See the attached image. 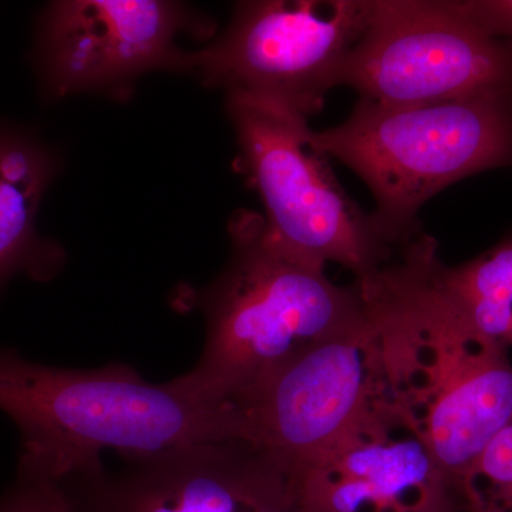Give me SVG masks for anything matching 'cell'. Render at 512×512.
I'll list each match as a JSON object with an SVG mask.
<instances>
[{
	"label": "cell",
	"instance_id": "obj_5",
	"mask_svg": "<svg viewBox=\"0 0 512 512\" xmlns=\"http://www.w3.org/2000/svg\"><path fill=\"white\" fill-rule=\"evenodd\" d=\"M227 97L242 163L264 201L271 237L308 264L342 265L357 282L376 278L403 247L375 212L365 214L343 190L308 119L271 101Z\"/></svg>",
	"mask_w": 512,
	"mask_h": 512
},
{
	"label": "cell",
	"instance_id": "obj_12",
	"mask_svg": "<svg viewBox=\"0 0 512 512\" xmlns=\"http://www.w3.org/2000/svg\"><path fill=\"white\" fill-rule=\"evenodd\" d=\"M402 268L423 305L510 352L512 235L466 264L447 266L423 234L404 249Z\"/></svg>",
	"mask_w": 512,
	"mask_h": 512
},
{
	"label": "cell",
	"instance_id": "obj_7",
	"mask_svg": "<svg viewBox=\"0 0 512 512\" xmlns=\"http://www.w3.org/2000/svg\"><path fill=\"white\" fill-rule=\"evenodd\" d=\"M367 16L369 0L238 3L224 35L187 55V69L227 96L271 101L309 119L338 86Z\"/></svg>",
	"mask_w": 512,
	"mask_h": 512
},
{
	"label": "cell",
	"instance_id": "obj_3",
	"mask_svg": "<svg viewBox=\"0 0 512 512\" xmlns=\"http://www.w3.org/2000/svg\"><path fill=\"white\" fill-rule=\"evenodd\" d=\"M387 392L454 488L512 420L510 352L431 311L390 271L363 286Z\"/></svg>",
	"mask_w": 512,
	"mask_h": 512
},
{
	"label": "cell",
	"instance_id": "obj_4",
	"mask_svg": "<svg viewBox=\"0 0 512 512\" xmlns=\"http://www.w3.org/2000/svg\"><path fill=\"white\" fill-rule=\"evenodd\" d=\"M313 140L365 181L376 217L407 245L423 234L417 212L437 192L512 164V94L413 106L359 100L339 126L313 130Z\"/></svg>",
	"mask_w": 512,
	"mask_h": 512
},
{
	"label": "cell",
	"instance_id": "obj_9",
	"mask_svg": "<svg viewBox=\"0 0 512 512\" xmlns=\"http://www.w3.org/2000/svg\"><path fill=\"white\" fill-rule=\"evenodd\" d=\"M384 389L379 332L367 306L362 322L313 346L235 410L248 441L298 466L338 439Z\"/></svg>",
	"mask_w": 512,
	"mask_h": 512
},
{
	"label": "cell",
	"instance_id": "obj_15",
	"mask_svg": "<svg viewBox=\"0 0 512 512\" xmlns=\"http://www.w3.org/2000/svg\"><path fill=\"white\" fill-rule=\"evenodd\" d=\"M0 512H87L63 481L18 468L0 497Z\"/></svg>",
	"mask_w": 512,
	"mask_h": 512
},
{
	"label": "cell",
	"instance_id": "obj_17",
	"mask_svg": "<svg viewBox=\"0 0 512 512\" xmlns=\"http://www.w3.org/2000/svg\"><path fill=\"white\" fill-rule=\"evenodd\" d=\"M417 512H467V510L464 507L463 501H461L460 495L456 493L448 495L439 503L430 505V507Z\"/></svg>",
	"mask_w": 512,
	"mask_h": 512
},
{
	"label": "cell",
	"instance_id": "obj_6",
	"mask_svg": "<svg viewBox=\"0 0 512 512\" xmlns=\"http://www.w3.org/2000/svg\"><path fill=\"white\" fill-rule=\"evenodd\" d=\"M338 86L380 106L512 94V42L478 28L456 0H369Z\"/></svg>",
	"mask_w": 512,
	"mask_h": 512
},
{
	"label": "cell",
	"instance_id": "obj_14",
	"mask_svg": "<svg viewBox=\"0 0 512 512\" xmlns=\"http://www.w3.org/2000/svg\"><path fill=\"white\" fill-rule=\"evenodd\" d=\"M457 491L467 512H512V420L484 448Z\"/></svg>",
	"mask_w": 512,
	"mask_h": 512
},
{
	"label": "cell",
	"instance_id": "obj_10",
	"mask_svg": "<svg viewBox=\"0 0 512 512\" xmlns=\"http://www.w3.org/2000/svg\"><path fill=\"white\" fill-rule=\"evenodd\" d=\"M305 512H417L457 490L386 389L318 454L295 466Z\"/></svg>",
	"mask_w": 512,
	"mask_h": 512
},
{
	"label": "cell",
	"instance_id": "obj_8",
	"mask_svg": "<svg viewBox=\"0 0 512 512\" xmlns=\"http://www.w3.org/2000/svg\"><path fill=\"white\" fill-rule=\"evenodd\" d=\"M63 480L87 512H305L295 466L244 439L210 441Z\"/></svg>",
	"mask_w": 512,
	"mask_h": 512
},
{
	"label": "cell",
	"instance_id": "obj_16",
	"mask_svg": "<svg viewBox=\"0 0 512 512\" xmlns=\"http://www.w3.org/2000/svg\"><path fill=\"white\" fill-rule=\"evenodd\" d=\"M456 5L488 35L512 42V0H457Z\"/></svg>",
	"mask_w": 512,
	"mask_h": 512
},
{
	"label": "cell",
	"instance_id": "obj_2",
	"mask_svg": "<svg viewBox=\"0 0 512 512\" xmlns=\"http://www.w3.org/2000/svg\"><path fill=\"white\" fill-rule=\"evenodd\" d=\"M0 412L22 437L18 468L59 481L103 470L106 450L136 457L245 440L231 407L192 402L124 363L69 369L40 365L13 349H0Z\"/></svg>",
	"mask_w": 512,
	"mask_h": 512
},
{
	"label": "cell",
	"instance_id": "obj_13",
	"mask_svg": "<svg viewBox=\"0 0 512 512\" xmlns=\"http://www.w3.org/2000/svg\"><path fill=\"white\" fill-rule=\"evenodd\" d=\"M56 167L55 154L42 141L0 124V292L16 275L47 281L62 266L59 248L36 231Z\"/></svg>",
	"mask_w": 512,
	"mask_h": 512
},
{
	"label": "cell",
	"instance_id": "obj_11",
	"mask_svg": "<svg viewBox=\"0 0 512 512\" xmlns=\"http://www.w3.org/2000/svg\"><path fill=\"white\" fill-rule=\"evenodd\" d=\"M180 5L161 0H64L47 6L35 47L40 86L62 99L114 89L148 70L187 69L175 47L184 28Z\"/></svg>",
	"mask_w": 512,
	"mask_h": 512
},
{
	"label": "cell",
	"instance_id": "obj_1",
	"mask_svg": "<svg viewBox=\"0 0 512 512\" xmlns=\"http://www.w3.org/2000/svg\"><path fill=\"white\" fill-rule=\"evenodd\" d=\"M232 254L204 292L207 335L197 365L170 386L192 402L238 406L303 353L362 322V286H339L285 251L265 218L237 212L229 224Z\"/></svg>",
	"mask_w": 512,
	"mask_h": 512
}]
</instances>
